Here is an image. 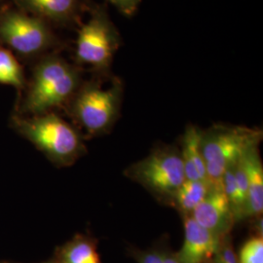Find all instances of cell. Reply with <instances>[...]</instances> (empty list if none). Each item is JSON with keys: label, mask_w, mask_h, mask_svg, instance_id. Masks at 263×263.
Returning <instances> with one entry per match:
<instances>
[{"label": "cell", "mask_w": 263, "mask_h": 263, "mask_svg": "<svg viewBox=\"0 0 263 263\" xmlns=\"http://www.w3.org/2000/svg\"><path fill=\"white\" fill-rule=\"evenodd\" d=\"M261 137V131L242 126L216 125L203 133L201 149L211 188H222L226 170L250 148L258 146Z\"/></svg>", "instance_id": "3957f363"}, {"label": "cell", "mask_w": 263, "mask_h": 263, "mask_svg": "<svg viewBox=\"0 0 263 263\" xmlns=\"http://www.w3.org/2000/svg\"><path fill=\"white\" fill-rule=\"evenodd\" d=\"M72 104V112L85 129L100 134L111 128L118 118L122 101L123 85L119 78H112V84L104 89L100 83L85 84Z\"/></svg>", "instance_id": "5b68a950"}, {"label": "cell", "mask_w": 263, "mask_h": 263, "mask_svg": "<svg viewBox=\"0 0 263 263\" xmlns=\"http://www.w3.org/2000/svg\"><path fill=\"white\" fill-rule=\"evenodd\" d=\"M64 263H102L96 246L92 242L78 239L67 245L63 252Z\"/></svg>", "instance_id": "5bb4252c"}, {"label": "cell", "mask_w": 263, "mask_h": 263, "mask_svg": "<svg viewBox=\"0 0 263 263\" xmlns=\"http://www.w3.org/2000/svg\"><path fill=\"white\" fill-rule=\"evenodd\" d=\"M220 237L199 226L190 216L184 218V242L177 255L180 263H208L216 256Z\"/></svg>", "instance_id": "9c48e42d"}, {"label": "cell", "mask_w": 263, "mask_h": 263, "mask_svg": "<svg viewBox=\"0 0 263 263\" xmlns=\"http://www.w3.org/2000/svg\"><path fill=\"white\" fill-rule=\"evenodd\" d=\"M141 263H162V254L147 253L141 257Z\"/></svg>", "instance_id": "d6986e66"}, {"label": "cell", "mask_w": 263, "mask_h": 263, "mask_svg": "<svg viewBox=\"0 0 263 263\" xmlns=\"http://www.w3.org/2000/svg\"><path fill=\"white\" fill-rule=\"evenodd\" d=\"M202 136L203 132L200 131L197 127L192 125L188 126L182 138V149L180 154L186 179L201 180L210 185L201 149Z\"/></svg>", "instance_id": "7c38bea8"}, {"label": "cell", "mask_w": 263, "mask_h": 263, "mask_svg": "<svg viewBox=\"0 0 263 263\" xmlns=\"http://www.w3.org/2000/svg\"><path fill=\"white\" fill-rule=\"evenodd\" d=\"M128 176L156 195L172 199L186 179L181 154L174 148L152 152L133 165Z\"/></svg>", "instance_id": "8992f818"}, {"label": "cell", "mask_w": 263, "mask_h": 263, "mask_svg": "<svg viewBox=\"0 0 263 263\" xmlns=\"http://www.w3.org/2000/svg\"><path fill=\"white\" fill-rule=\"evenodd\" d=\"M243 158L248 179L245 217L259 216L263 211V167L258 146L250 148Z\"/></svg>", "instance_id": "8fae6325"}, {"label": "cell", "mask_w": 263, "mask_h": 263, "mask_svg": "<svg viewBox=\"0 0 263 263\" xmlns=\"http://www.w3.org/2000/svg\"><path fill=\"white\" fill-rule=\"evenodd\" d=\"M239 263H263V239L255 236L245 243L240 251Z\"/></svg>", "instance_id": "2e32d148"}, {"label": "cell", "mask_w": 263, "mask_h": 263, "mask_svg": "<svg viewBox=\"0 0 263 263\" xmlns=\"http://www.w3.org/2000/svg\"><path fill=\"white\" fill-rule=\"evenodd\" d=\"M19 126L39 149L57 161H70L81 149V141L76 130L55 113L22 120Z\"/></svg>", "instance_id": "52a82bcc"}, {"label": "cell", "mask_w": 263, "mask_h": 263, "mask_svg": "<svg viewBox=\"0 0 263 263\" xmlns=\"http://www.w3.org/2000/svg\"><path fill=\"white\" fill-rule=\"evenodd\" d=\"M111 3L126 17H132L138 9L141 0H105Z\"/></svg>", "instance_id": "e0dca14e"}, {"label": "cell", "mask_w": 263, "mask_h": 263, "mask_svg": "<svg viewBox=\"0 0 263 263\" xmlns=\"http://www.w3.org/2000/svg\"><path fill=\"white\" fill-rule=\"evenodd\" d=\"M211 186L201 180L185 179L176 192L173 200L185 216H190L194 209L205 199Z\"/></svg>", "instance_id": "4fadbf2b"}, {"label": "cell", "mask_w": 263, "mask_h": 263, "mask_svg": "<svg viewBox=\"0 0 263 263\" xmlns=\"http://www.w3.org/2000/svg\"><path fill=\"white\" fill-rule=\"evenodd\" d=\"M190 216L199 226L220 238L229 231L234 221L229 200L222 188H211Z\"/></svg>", "instance_id": "ba28073f"}, {"label": "cell", "mask_w": 263, "mask_h": 263, "mask_svg": "<svg viewBox=\"0 0 263 263\" xmlns=\"http://www.w3.org/2000/svg\"><path fill=\"white\" fill-rule=\"evenodd\" d=\"M162 263H180L177 255L162 254Z\"/></svg>", "instance_id": "ffe728a7"}, {"label": "cell", "mask_w": 263, "mask_h": 263, "mask_svg": "<svg viewBox=\"0 0 263 263\" xmlns=\"http://www.w3.org/2000/svg\"><path fill=\"white\" fill-rule=\"evenodd\" d=\"M0 42L24 57L40 56L60 44L47 22L13 9L0 13Z\"/></svg>", "instance_id": "277c9868"}, {"label": "cell", "mask_w": 263, "mask_h": 263, "mask_svg": "<svg viewBox=\"0 0 263 263\" xmlns=\"http://www.w3.org/2000/svg\"><path fill=\"white\" fill-rule=\"evenodd\" d=\"M79 84L77 67L56 54L44 55L34 67L25 107L28 112L47 113L76 94Z\"/></svg>", "instance_id": "6da1fadb"}, {"label": "cell", "mask_w": 263, "mask_h": 263, "mask_svg": "<svg viewBox=\"0 0 263 263\" xmlns=\"http://www.w3.org/2000/svg\"><path fill=\"white\" fill-rule=\"evenodd\" d=\"M88 7L90 18L80 26L76 39V64L111 77L113 58L121 45L120 33L109 18L106 3H92Z\"/></svg>", "instance_id": "7a4b0ae2"}, {"label": "cell", "mask_w": 263, "mask_h": 263, "mask_svg": "<svg viewBox=\"0 0 263 263\" xmlns=\"http://www.w3.org/2000/svg\"><path fill=\"white\" fill-rule=\"evenodd\" d=\"M216 263H238L234 251L230 244H226L219 247L216 253Z\"/></svg>", "instance_id": "ac0fdd59"}, {"label": "cell", "mask_w": 263, "mask_h": 263, "mask_svg": "<svg viewBox=\"0 0 263 263\" xmlns=\"http://www.w3.org/2000/svg\"><path fill=\"white\" fill-rule=\"evenodd\" d=\"M0 83L21 88L24 85L23 68L9 50L0 47Z\"/></svg>", "instance_id": "9a60e30c"}, {"label": "cell", "mask_w": 263, "mask_h": 263, "mask_svg": "<svg viewBox=\"0 0 263 263\" xmlns=\"http://www.w3.org/2000/svg\"><path fill=\"white\" fill-rule=\"evenodd\" d=\"M22 11L59 26L78 24L84 0H15Z\"/></svg>", "instance_id": "30bf717a"}]
</instances>
